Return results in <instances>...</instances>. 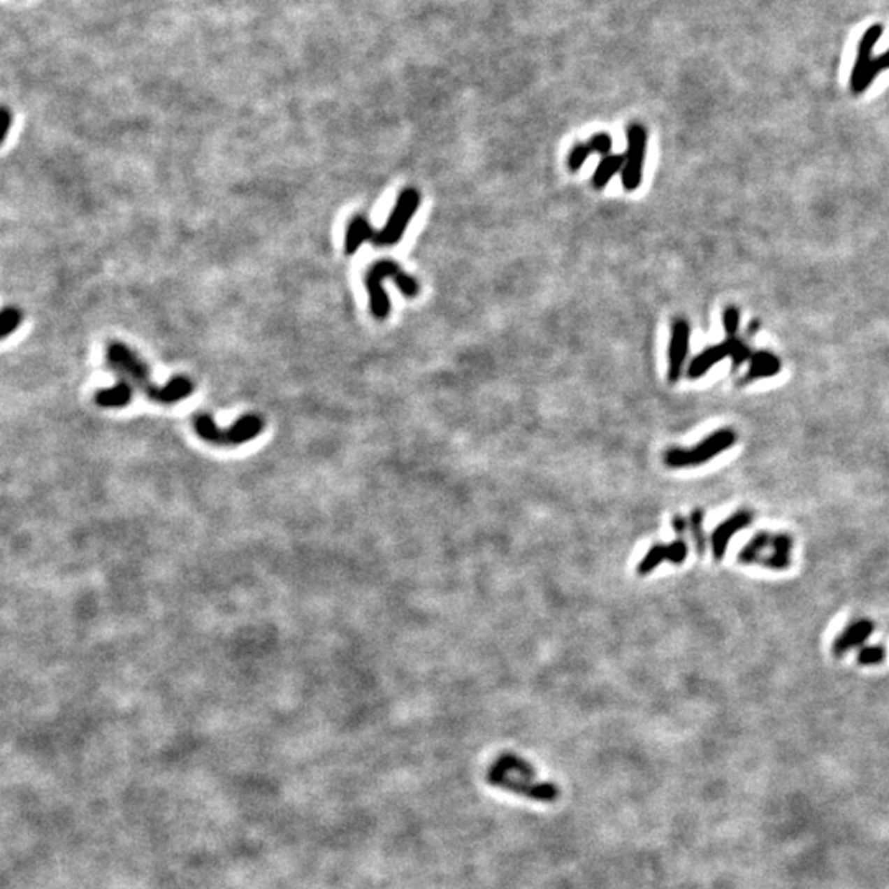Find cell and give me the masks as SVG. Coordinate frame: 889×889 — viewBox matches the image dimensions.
Listing matches in <instances>:
<instances>
[{"label":"cell","mask_w":889,"mask_h":889,"mask_svg":"<svg viewBox=\"0 0 889 889\" xmlns=\"http://www.w3.org/2000/svg\"><path fill=\"white\" fill-rule=\"evenodd\" d=\"M486 779L489 786L534 800V802L552 804L560 795L557 784L540 781L534 766L514 753L499 754L496 761L488 767Z\"/></svg>","instance_id":"6da1fadb"},{"label":"cell","mask_w":889,"mask_h":889,"mask_svg":"<svg viewBox=\"0 0 889 889\" xmlns=\"http://www.w3.org/2000/svg\"><path fill=\"white\" fill-rule=\"evenodd\" d=\"M108 358L109 363L117 370L120 369L122 373H126L150 400L160 402V404H175V402L187 399L193 393V382L183 376L173 377L165 386H155L150 381L147 364L122 342H113L109 346Z\"/></svg>","instance_id":"7a4b0ae2"},{"label":"cell","mask_w":889,"mask_h":889,"mask_svg":"<svg viewBox=\"0 0 889 889\" xmlns=\"http://www.w3.org/2000/svg\"><path fill=\"white\" fill-rule=\"evenodd\" d=\"M193 425L196 433L208 443L221 444V447H236L249 440H254L263 430L262 419L256 414H247L240 417L228 428L217 427L210 414L198 412L193 417Z\"/></svg>","instance_id":"3957f363"},{"label":"cell","mask_w":889,"mask_h":889,"mask_svg":"<svg viewBox=\"0 0 889 889\" xmlns=\"http://www.w3.org/2000/svg\"><path fill=\"white\" fill-rule=\"evenodd\" d=\"M736 443V433L731 428H720L707 438H703L697 447L693 448H670L665 451L664 463L669 468L679 470V468H690L700 466L703 463L713 460L718 456L721 451L730 450Z\"/></svg>","instance_id":"277c9868"},{"label":"cell","mask_w":889,"mask_h":889,"mask_svg":"<svg viewBox=\"0 0 889 889\" xmlns=\"http://www.w3.org/2000/svg\"><path fill=\"white\" fill-rule=\"evenodd\" d=\"M420 206V193L415 188H405L404 191L397 198L396 206L389 216L382 229H379L373 236V243L377 247H392L396 245L404 236L407 226L410 224L412 217L415 216L417 210Z\"/></svg>","instance_id":"5b68a950"},{"label":"cell","mask_w":889,"mask_h":889,"mask_svg":"<svg viewBox=\"0 0 889 889\" xmlns=\"http://www.w3.org/2000/svg\"><path fill=\"white\" fill-rule=\"evenodd\" d=\"M751 349L749 346L744 342L743 340H739L738 336L735 338H728V340L723 342H718L715 346H708L702 351L700 354L695 356L692 359V363L688 364L687 369V376L690 379H698L710 370L713 366L718 364L720 361H723L725 358H731L733 359V368H739L744 361L751 358Z\"/></svg>","instance_id":"8992f818"},{"label":"cell","mask_w":889,"mask_h":889,"mask_svg":"<svg viewBox=\"0 0 889 889\" xmlns=\"http://www.w3.org/2000/svg\"><path fill=\"white\" fill-rule=\"evenodd\" d=\"M881 35H883V27L879 25V23H876V25H872L867 31H865L863 38H861L860 41L858 53H856V59H855L853 69H851V76H850V89L853 94H861V92H865L869 86L873 85V81L876 80L873 50L879 41V38H881Z\"/></svg>","instance_id":"52a82bcc"},{"label":"cell","mask_w":889,"mask_h":889,"mask_svg":"<svg viewBox=\"0 0 889 889\" xmlns=\"http://www.w3.org/2000/svg\"><path fill=\"white\" fill-rule=\"evenodd\" d=\"M647 154V129L634 122L628 127V147L624 155L621 182L626 191H634L642 182V168Z\"/></svg>","instance_id":"ba28073f"},{"label":"cell","mask_w":889,"mask_h":889,"mask_svg":"<svg viewBox=\"0 0 889 889\" xmlns=\"http://www.w3.org/2000/svg\"><path fill=\"white\" fill-rule=\"evenodd\" d=\"M402 272V267L393 261H379L374 266L369 267L366 274V289L369 294V305L370 313L377 319H384L391 312V302L384 290L382 282L389 279H396Z\"/></svg>","instance_id":"9c48e42d"},{"label":"cell","mask_w":889,"mask_h":889,"mask_svg":"<svg viewBox=\"0 0 889 889\" xmlns=\"http://www.w3.org/2000/svg\"><path fill=\"white\" fill-rule=\"evenodd\" d=\"M690 348V325L687 319L675 318L670 330L669 353H667V377L669 382H677L684 373L685 359Z\"/></svg>","instance_id":"30bf717a"},{"label":"cell","mask_w":889,"mask_h":889,"mask_svg":"<svg viewBox=\"0 0 889 889\" xmlns=\"http://www.w3.org/2000/svg\"><path fill=\"white\" fill-rule=\"evenodd\" d=\"M688 555V545L684 539H677L670 544H654L637 565L639 575H649L662 562H670L680 565L685 562Z\"/></svg>","instance_id":"8fae6325"},{"label":"cell","mask_w":889,"mask_h":889,"mask_svg":"<svg viewBox=\"0 0 889 889\" xmlns=\"http://www.w3.org/2000/svg\"><path fill=\"white\" fill-rule=\"evenodd\" d=\"M753 522V512L748 511V509H741V511L731 514L730 517H726L721 524H718L715 527V530L711 532L710 542H711V554L715 560H721L725 557L726 550H728L730 540L733 539V535L736 532L746 529V527Z\"/></svg>","instance_id":"7c38bea8"},{"label":"cell","mask_w":889,"mask_h":889,"mask_svg":"<svg viewBox=\"0 0 889 889\" xmlns=\"http://www.w3.org/2000/svg\"><path fill=\"white\" fill-rule=\"evenodd\" d=\"M873 633H874V623L869 621V619H858V621H853L850 626H846L844 631L838 634L835 641H833V646H832L833 654H835L837 657H841L850 649H853V647L863 644V642L867 641Z\"/></svg>","instance_id":"4fadbf2b"},{"label":"cell","mask_w":889,"mask_h":889,"mask_svg":"<svg viewBox=\"0 0 889 889\" xmlns=\"http://www.w3.org/2000/svg\"><path fill=\"white\" fill-rule=\"evenodd\" d=\"M793 545L794 540L787 532H779V534L772 535V542H771V552L759 560V565L762 567L771 568V570H787L793 563Z\"/></svg>","instance_id":"5bb4252c"},{"label":"cell","mask_w":889,"mask_h":889,"mask_svg":"<svg viewBox=\"0 0 889 889\" xmlns=\"http://www.w3.org/2000/svg\"><path fill=\"white\" fill-rule=\"evenodd\" d=\"M781 359L769 351H756L749 358V369L739 384H749L758 379H767L781 373Z\"/></svg>","instance_id":"9a60e30c"},{"label":"cell","mask_w":889,"mask_h":889,"mask_svg":"<svg viewBox=\"0 0 889 889\" xmlns=\"http://www.w3.org/2000/svg\"><path fill=\"white\" fill-rule=\"evenodd\" d=\"M374 233L376 231L373 229V226L369 224V221L364 216H354L348 224V231H346L345 252L348 256H353L366 240H373Z\"/></svg>","instance_id":"2e32d148"},{"label":"cell","mask_w":889,"mask_h":889,"mask_svg":"<svg viewBox=\"0 0 889 889\" xmlns=\"http://www.w3.org/2000/svg\"><path fill=\"white\" fill-rule=\"evenodd\" d=\"M133 389L129 382L119 381L115 386L109 389H103L94 396L96 404L106 409H117V407H126L132 400Z\"/></svg>","instance_id":"e0dca14e"},{"label":"cell","mask_w":889,"mask_h":889,"mask_svg":"<svg viewBox=\"0 0 889 889\" xmlns=\"http://www.w3.org/2000/svg\"><path fill=\"white\" fill-rule=\"evenodd\" d=\"M772 535L771 532L767 530H759L751 537V540L744 545L743 549L739 550L738 554V562L741 563H759V560L764 557V550H767L771 547V542H772Z\"/></svg>","instance_id":"ac0fdd59"},{"label":"cell","mask_w":889,"mask_h":889,"mask_svg":"<svg viewBox=\"0 0 889 889\" xmlns=\"http://www.w3.org/2000/svg\"><path fill=\"white\" fill-rule=\"evenodd\" d=\"M623 166H624V155L609 154L603 157L598 166H596L595 173H593L591 185L596 189H603L606 185L611 182V178H613L616 173L623 171Z\"/></svg>","instance_id":"d6986e66"},{"label":"cell","mask_w":889,"mask_h":889,"mask_svg":"<svg viewBox=\"0 0 889 889\" xmlns=\"http://www.w3.org/2000/svg\"><path fill=\"white\" fill-rule=\"evenodd\" d=\"M703 519H705V512H703V509H698V507L693 509L688 517L690 530H692L693 542H695V550L700 557L705 555V550H707V537H705V530H703Z\"/></svg>","instance_id":"ffe728a7"},{"label":"cell","mask_w":889,"mask_h":889,"mask_svg":"<svg viewBox=\"0 0 889 889\" xmlns=\"http://www.w3.org/2000/svg\"><path fill=\"white\" fill-rule=\"evenodd\" d=\"M22 323V315L18 312L17 308L13 307H6L2 310V315H0V338L6 340V338L17 330Z\"/></svg>","instance_id":"44dd1931"},{"label":"cell","mask_w":889,"mask_h":889,"mask_svg":"<svg viewBox=\"0 0 889 889\" xmlns=\"http://www.w3.org/2000/svg\"><path fill=\"white\" fill-rule=\"evenodd\" d=\"M886 657L888 651L884 646H867L861 647L858 656H856V660L861 665H878L886 660Z\"/></svg>","instance_id":"7402d4cb"},{"label":"cell","mask_w":889,"mask_h":889,"mask_svg":"<svg viewBox=\"0 0 889 889\" xmlns=\"http://www.w3.org/2000/svg\"><path fill=\"white\" fill-rule=\"evenodd\" d=\"M593 154V150L590 148L588 143H577L575 147L572 148L570 154H568L567 159V166L570 171H578L585 164L588 157Z\"/></svg>","instance_id":"603a6c76"},{"label":"cell","mask_w":889,"mask_h":889,"mask_svg":"<svg viewBox=\"0 0 889 889\" xmlns=\"http://www.w3.org/2000/svg\"><path fill=\"white\" fill-rule=\"evenodd\" d=\"M586 143L590 145V148L593 150V154H600V155H603V157L609 155L611 147H613V140H611V136H609V133H605V132H600V133H595V136H591L590 138H588Z\"/></svg>","instance_id":"cb8c5ba5"},{"label":"cell","mask_w":889,"mask_h":889,"mask_svg":"<svg viewBox=\"0 0 889 889\" xmlns=\"http://www.w3.org/2000/svg\"><path fill=\"white\" fill-rule=\"evenodd\" d=\"M739 319H741L739 310L733 307V305H730V307H726L723 310V328L728 338L736 336V333H738L739 330Z\"/></svg>","instance_id":"d4e9b609"},{"label":"cell","mask_w":889,"mask_h":889,"mask_svg":"<svg viewBox=\"0 0 889 889\" xmlns=\"http://www.w3.org/2000/svg\"><path fill=\"white\" fill-rule=\"evenodd\" d=\"M12 122H13V117H12L10 109L3 106L2 114H0V124H2V142L6 140V137H7V133H8V129H10Z\"/></svg>","instance_id":"484cf974"},{"label":"cell","mask_w":889,"mask_h":889,"mask_svg":"<svg viewBox=\"0 0 889 889\" xmlns=\"http://www.w3.org/2000/svg\"><path fill=\"white\" fill-rule=\"evenodd\" d=\"M884 69H889V48L883 55H879V57H874V73H876V76L884 71Z\"/></svg>","instance_id":"4316f807"},{"label":"cell","mask_w":889,"mask_h":889,"mask_svg":"<svg viewBox=\"0 0 889 889\" xmlns=\"http://www.w3.org/2000/svg\"><path fill=\"white\" fill-rule=\"evenodd\" d=\"M687 524H688L687 519L682 517V516H675L672 521H670V526H672V529L675 530V534H679V535L685 534V530H687Z\"/></svg>","instance_id":"83f0119b"}]
</instances>
